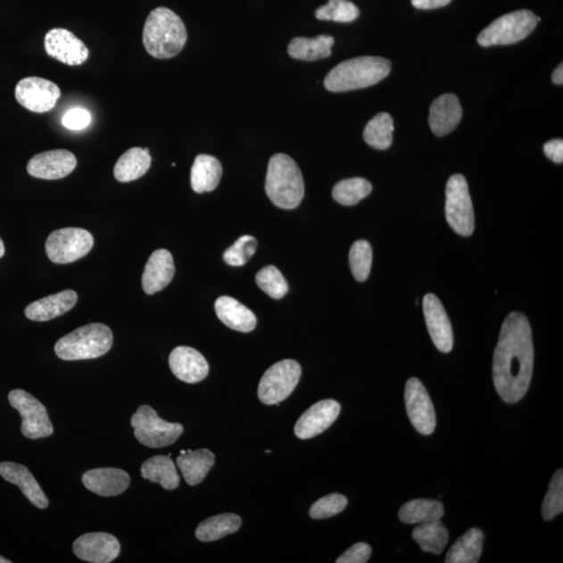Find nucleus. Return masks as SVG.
Returning <instances> with one entry per match:
<instances>
[{
    "instance_id": "obj_4",
    "label": "nucleus",
    "mask_w": 563,
    "mask_h": 563,
    "mask_svg": "<svg viewBox=\"0 0 563 563\" xmlns=\"http://www.w3.org/2000/svg\"><path fill=\"white\" fill-rule=\"evenodd\" d=\"M392 71V62L379 57H359L334 67L325 79L331 92L368 88L381 82Z\"/></svg>"
},
{
    "instance_id": "obj_24",
    "label": "nucleus",
    "mask_w": 563,
    "mask_h": 563,
    "mask_svg": "<svg viewBox=\"0 0 563 563\" xmlns=\"http://www.w3.org/2000/svg\"><path fill=\"white\" fill-rule=\"evenodd\" d=\"M78 294L64 290L36 301L26 308V317L34 321H48L70 311L78 302Z\"/></svg>"
},
{
    "instance_id": "obj_12",
    "label": "nucleus",
    "mask_w": 563,
    "mask_h": 563,
    "mask_svg": "<svg viewBox=\"0 0 563 563\" xmlns=\"http://www.w3.org/2000/svg\"><path fill=\"white\" fill-rule=\"evenodd\" d=\"M405 404L408 418L420 435H430L435 430L436 414L430 395L417 378L407 381Z\"/></svg>"
},
{
    "instance_id": "obj_17",
    "label": "nucleus",
    "mask_w": 563,
    "mask_h": 563,
    "mask_svg": "<svg viewBox=\"0 0 563 563\" xmlns=\"http://www.w3.org/2000/svg\"><path fill=\"white\" fill-rule=\"evenodd\" d=\"M77 164L76 156L70 151H48L29 160L28 172L37 178L60 179L70 176Z\"/></svg>"
},
{
    "instance_id": "obj_18",
    "label": "nucleus",
    "mask_w": 563,
    "mask_h": 563,
    "mask_svg": "<svg viewBox=\"0 0 563 563\" xmlns=\"http://www.w3.org/2000/svg\"><path fill=\"white\" fill-rule=\"evenodd\" d=\"M340 405L334 400H324L307 410L294 426L295 435L309 439L321 435L335 422L340 413Z\"/></svg>"
},
{
    "instance_id": "obj_32",
    "label": "nucleus",
    "mask_w": 563,
    "mask_h": 563,
    "mask_svg": "<svg viewBox=\"0 0 563 563\" xmlns=\"http://www.w3.org/2000/svg\"><path fill=\"white\" fill-rule=\"evenodd\" d=\"M444 515L443 505L436 500H412L401 507L399 518L405 524H423L439 521Z\"/></svg>"
},
{
    "instance_id": "obj_15",
    "label": "nucleus",
    "mask_w": 563,
    "mask_h": 563,
    "mask_svg": "<svg viewBox=\"0 0 563 563\" xmlns=\"http://www.w3.org/2000/svg\"><path fill=\"white\" fill-rule=\"evenodd\" d=\"M73 552L87 562L109 563L120 554V543L117 538L103 532L87 534L73 542Z\"/></svg>"
},
{
    "instance_id": "obj_33",
    "label": "nucleus",
    "mask_w": 563,
    "mask_h": 563,
    "mask_svg": "<svg viewBox=\"0 0 563 563\" xmlns=\"http://www.w3.org/2000/svg\"><path fill=\"white\" fill-rule=\"evenodd\" d=\"M241 527V518L234 513H224L202 522L195 531L197 540L203 542L219 541L220 538L237 532Z\"/></svg>"
},
{
    "instance_id": "obj_13",
    "label": "nucleus",
    "mask_w": 563,
    "mask_h": 563,
    "mask_svg": "<svg viewBox=\"0 0 563 563\" xmlns=\"http://www.w3.org/2000/svg\"><path fill=\"white\" fill-rule=\"evenodd\" d=\"M61 96V90L51 80L32 77L17 84L15 97L22 107L34 113L52 111Z\"/></svg>"
},
{
    "instance_id": "obj_37",
    "label": "nucleus",
    "mask_w": 563,
    "mask_h": 563,
    "mask_svg": "<svg viewBox=\"0 0 563 563\" xmlns=\"http://www.w3.org/2000/svg\"><path fill=\"white\" fill-rule=\"evenodd\" d=\"M256 282L262 292L275 300L284 298L289 290L286 277L274 265L266 266L260 270L256 276Z\"/></svg>"
},
{
    "instance_id": "obj_45",
    "label": "nucleus",
    "mask_w": 563,
    "mask_h": 563,
    "mask_svg": "<svg viewBox=\"0 0 563 563\" xmlns=\"http://www.w3.org/2000/svg\"><path fill=\"white\" fill-rule=\"evenodd\" d=\"M544 154L550 159L554 161L555 163L563 162V141L561 139H554L547 142L543 145Z\"/></svg>"
},
{
    "instance_id": "obj_30",
    "label": "nucleus",
    "mask_w": 563,
    "mask_h": 563,
    "mask_svg": "<svg viewBox=\"0 0 563 563\" xmlns=\"http://www.w3.org/2000/svg\"><path fill=\"white\" fill-rule=\"evenodd\" d=\"M142 478L159 484L167 491H173L179 485V476L170 456H154L147 460L141 468Z\"/></svg>"
},
{
    "instance_id": "obj_49",
    "label": "nucleus",
    "mask_w": 563,
    "mask_h": 563,
    "mask_svg": "<svg viewBox=\"0 0 563 563\" xmlns=\"http://www.w3.org/2000/svg\"><path fill=\"white\" fill-rule=\"evenodd\" d=\"M11 560L5 559L4 557L0 556V563H11Z\"/></svg>"
},
{
    "instance_id": "obj_36",
    "label": "nucleus",
    "mask_w": 563,
    "mask_h": 563,
    "mask_svg": "<svg viewBox=\"0 0 563 563\" xmlns=\"http://www.w3.org/2000/svg\"><path fill=\"white\" fill-rule=\"evenodd\" d=\"M371 190H373V186L368 179L352 178L344 179L334 186L332 195L340 205L354 206L368 196Z\"/></svg>"
},
{
    "instance_id": "obj_40",
    "label": "nucleus",
    "mask_w": 563,
    "mask_h": 563,
    "mask_svg": "<svg viewBox=\"0 0 563 563\" xmlns=\"http://www.w3.org/2000/svg\"><path fill=\"white\" fill-rule=\"evenodd\" d=\"M563 511V471L559 469L551 480L542 506V516L551 521Z\"/></svg>"
},
{
    "instance_id": "obj_1",
    "label": "nucleus",
    "mask_w": 563,
    "mask_h": 563,
    "mask_svg": "<svg viewBox=\"0 0 563 563\" xmlns=\"http://www.w3.org/2000/svg\"><path fill=\"white\" fill-rule=\"evenodd\" d=\"M534 363V348L529 320L521 312H512L501 329L493 362V385L506 403H517L527 393Z\"/></svg>"
},
{
    "instance_id": "obj_3",
    "label": "nucleus",
    "mask_w": 563,
    "mask_h": 563,
    "mask_svg": "<svg viewBox=\"0 0 563 563\" xmlns=\"http://www.w3.org/2000/svg\"><path fill=\"white\" fill-rule=\"evenodd\" d=\"M265 191L278 208L292 210L300 206L305 195L304 178L298 164L286 153L269 160Z\"/></svg>"
},
{
    "instance_id": "obj_47",
    "label": "nucleus",
    "mask_w": 563,
    "mask_h": 563,
    "mask_svg": "<svg viewBox=\"0 0 563 563\" xmlns=\"http://www.w3.org/2000/svg\"><path fill=\"white\" fill-rule=\"evenodd\" d=\"M552 80L553 83L556 85H562L563 84V65L560 64L559 67L556 68L555 71L552 74Z\"/></svg>"
},
{
    "instance_id": "obj_44",
    "label": "nucleus",
    "mask_w": 563,
    "mask_h": 563,
    "mask_svg": "<svg viewBox=\"0 0 563 563\" xmlns=\"http://www.w3.org/2000/svg\"><path fill=\"white\" fill-rule=\"evenodd\" d=\"M371 548L368 543L358 542L339 557L337 563H365L370 559Z\"/></svg>"
},
{
    "instance_id": "obj_46",
    "label": "nucleus",
    "mask_w": 563,
    "mask_h": 563,
    "mask_svg": "<svg viewBox=\"0 0 563 563\" xmlns=\"http://www.w3.org/2000/svg\"><path fill=\"white\" fill-rule=\"evenodd\" d=\"M451 0H411L414 8L419 10H432L445 7Z\"/></svg>"
},
{
    "instance_id": "obj_5",
    "label": "nucleus",
    "mask_w": 563,
    "mask_h": 563,
    "mask_svg": "<svg viewBox=\"0 0 563 563\" xmlns=\"http://www.w3.org/2000/svg\"><path fill=\"white\" fill-rule=\"evenodd\" d=\"M113 345V333L103 324H90L62 337L54 352L62 360L95 359L107 354Z\"/></svg>"
},
{
    "instance_id": "obj_48",
    "label": "nucleus",
    "mask_w": 563,
    "mask_h": 563,
    "mask_svg": "<svg viewBox=\"0 0 563 563\" xmlns=\"http://www.w3.org/2000/svg\"><path fill=\"white\" fill-rule=\"evenodd\" d=\"M4 253H5L4 244L3 243L2 238H0V258L4 257Z\"/></svg>"
},
{
    "instance_id": "obj_21",
    "label": "nucleus",
    "mask_w": 563,
    "mask_h": 563,
    "mask_svg": "<svg viewBox=\"0 0 563 563\" xmlns=\"http://www.w3.org/2000/svg\"><path fill=\"white\" fill-rule=\"evenodd\" d=\"M87 490L102 497H114L126 492L129 485V476L120 468H96L86 472L82 478Z\"/></svg>"
},
{
    "instance_id": "obj_27",
    "label": "nucleus",
    "mask_w": 563,
    "mask_h": 563,
    "mask_svg": "<svg viewBox=\"0 0 563 563\" xmlns=\"http://www.w3.org/2000/svg\"><path fill=\"white\" fill-rule=\"evenodd\" d=\"M222 176V166L218 159L209 154H199L191 169V187L195 193H210L218 187Z\"/></svg>"
},
{
    "instance_id": "obj_10",
    "label": "nucleus",
    "mask_w": 563,
    "mask_h": 563,
    "mask_svg": "<svg viewBox=\"0 0 563 563\" xmlns=\"http://www.w3.org/2000/svg\"><path fill=\"white\" fill-rule=\"evenodd\" d=\"M95 239L90 232L79 228H65L49 235L46 250L51 261L68 264L82 259L88 253Z\"/></svg>"
},
{
    "instance_id": "obj_11",
    "label": "nucleus",
    "mask_w": 563,
    "mask_h": 563,
    "mask_svg": "<svg viewBox=\"0 0 563 563\" xmlns=\"http://www.w3.org/2000/svg\"><path fill=\"white\" fill-rule=\"evenodd\" d=\"M12 407L21 413L22 418V435L29 439H39L51 436L54 426L48 418L46 407L37 400L34 395L15 389L9 393Z\"/></svg>"
},
{
    "instance_id": "obj_8",
    "label": "nucleus",
    "mask_w": 563,
    "mask_h": 563,
    "mask_svg": "<svg viewBox=\"0 0 563 563\" xmlns=\"http://www.w3.org/2000/svg\"><path fill=\"white\" fill-rule=\"evenodd\" d=\"M445 218L453 230L468 237L475 230V215L468 185L462 175L449 178L445 188Z\"/></svg>"
},
{
    "instance_id": "obj_50",
    "label": "nucleus",
    "mask_w": 563,
    "mask_h": 563,
    "mask_svg": "<svg viewBox=\"0 0 563 563\" xmlns=\"http://www.w3.org/2000/svg\"><path fill=\"white\" fill-rule=\"evenodd\" d=\"M265 453L269 454V453H270V450H266V451H265Z\"/></svg>"
},
{
    "instance_id": "obj_22",
    "label": "nucleus",
    "mask_w": 563,
    "mask_h": 563,
    "mask_svg": "<svg viewBox=\"0 0 563 563\" xmlns=\"http://www.w3.org/2000/svg\"><path fill=\"white\" fill-rule=\"evenodd\" d=\"M462 119V108L455 95H443L432 103L429 125L437 137L453 132Z\"/></svg>"
},
{
    "instance_id": "obj_42",
    "label": "nucleus",
    "mask_w": 563,
    "mask_h": 563,
    "mask_svg": "<svg viewBox=\"0 0 563 563\" xmlns=\"http://www.w3.org/2000/svg\"><path fill=\"white\" fill-rule=\"evenodd\" d=\"M346 506H348V499L343 494L332 493L315 502L309 515L315 519L327 518L343 512Z\"/></svg>"
},
{
    "instance_id": "obj_23",
    "label": "nucleus",
    "mask_w": 563,
    "mask_h": 563,
    "mask_svg": "<svg viewBox=\"0 0 563 563\" xmlns=\"http://www.w3.org/2000/svg\"><path fill=\"white\" fill-rule=\"evenodd\" d=\"M0 476L10 484L20 487L24 496L34 506L40 509H46L49 504L48 499L28 468L14 462H2L0 463Z\"/></svg>"
},
{
    "instance_id": "obj_35",
    "label": "nucleus",
    "mask_w": 563,
    "mask_h": 563,
    "mask_svg": "<svg viewBox=\"0 0 563 563\" xmlns=\"http://www.w3.org/2000/svg\"><path fill=\"white\" fill-rule=\"evenodd\" d=\"M393 120L386 112L379 113L364 128L363 138L376 150L385 151L391 147L393 141Z\"/></svg>"
},
{
    "instance_id": "obj_26",
    "label": "nucleus",
    "mask_w": 563,
    "mask_h": 563,
    "mask_svg": "<svg viewBox=\"0 0 563 563\" xmlns=\"http://www.w3.org/2000/svg\"><path fill=\"white\" fill-rule=\"evenodd\" d=\"M214 463L215 455L207 449L186 451L177 458L178 468L191 486L202 484Z\"/></svg>"
},
{
    "instance_id": "obj_7",
    "label": "nucleus",
    "mask_w": 563,
    "mask_h": 563,
    "mask_svg": "<svg viewBox=\"0 0 563 563\" xmlns=\"http://www.w3.org/2000/svg\"><path fill=\"white\" fill-rule=\"evenodd\" d=\"M131 425L138 442L153 449L175 443L184 432L181 424L166 422L147 405L138 408L132 417Z\"/></svg>"
},
{
    "instance_id": "obj_20",
    "label": "nucleus",
    "mask_w": 563,
    "mask_h": 563,
    "mask_svg": "<svg viewBox=\"0 0 563 563\" xmlns=\"http://www.w3.org/2000/svg\"><path fill=\"white\" fill-rule=\"evenodd\" d=\"M176 268L170 252L157 250L152 253L142 276V287L146 294H153L169 286Z\"/></svg>"
},
{
    "instance_id": "obj_41",
    "label": "nucleus",
    "mask_w": 563,
    "mask_h": 563,
    "mask_svg": "<svg viewBox=\"0 0 563 563\" xmlns=\"http://www.w3.org/2000/svg\"><path fill=\"white\" fill-rule=\"evenodd\" d=\"M258 243L255 237L244 235L224 253L225 262L231 266H244L255 255Z\"/></svg>"
},
{
    "instance_id": "obj_25",
    "label": "nucleus",
    "mask_w": 563,
    "mask_h": 563,
    "mask_svg": "<svg viewBox=\"0 0 563 563\" xmlns=\"http://www.w3.org/2000/svg\"><path fill=\"white\" fill-rule=\"evenodd\" d=\"M215 312L222 323L235 331L249 333L257 326L256 315L231 296H220L215 302Z\"/></svg>"
},
{
    "instance_id": "obj_39",
    "label": "nucleus",
    "mask_w": 563,
    "mask_h": 563,
    "mask_svg": "<svg viewBox=\"0 0 563 563\" xmlns=\"http://www.w3.org/2000/svg\"><path fill=\"white\" fill-rule=\"evenodd\" d=\"M373 263V250L367 240H358L350 251V265L352 276L358 282L368 280Z\"/></svg>"
},
{
    "instance_id": "obj_19",
    "label": "nucleus",
    "mask_w": 563,
    "mask_h": 563,
    "mask_svg": "<svg viewBox=\"0 0 563 563\" xmlns=\"http://www.w3.org/2000/svg\"><path fill=\"white\" fill-rule=\"evenodd\" d=\"M170 367L172 374L189 385H195L206 378L209 364L199 351L190 346H178L170 352Z\"/></svg>"
},
{
    "instance_id": "obj_31",
    "label": "nucleus",
    "mask_w": 563,
    "mask_h": 563,
    "mask_svg": "<svg viewBox=\"0 0 563 563\" xmlns=\"http://www.w3.org/2000/svg\"><path fill=\"white\" fill-rule=\"evenodd\" d=\"M334 45L332 36L320 35L315 38L296 37L288 46L290 57L302 61H317L330 57Z\"/></svg>"
},
{
    "instance_id": "obj_16",
    "label": "nucleus",
    "mask_w": 563,
    "mask_h": 563,
    "mask_svg": "<svg viewBox=\"0 0 563 563\" xmlns=\"http://www.w3.org/2000/svg\"><path fill=\"white\" fill-rule=\"evenodd\" d=\"M423 308L433 344L439 351L450 352L454 344L453 329L442 302L435 294H428L425 295Z\"/></svg>"
},
{
    "instance_id": "obj_38",
    "label": "nucleus",
    "mask_w": 563,
    "mask_h": 563,
    "mask_svg": "<svg viewBox=\"0 0 563 563\" xmlns=\"http://www.w3.org/2000/svg\"><path fill=\"white\" fill-rule=\"evenodd\" d=\"M360 15V11L349 0H329L326 5L315 11L319 21L352 22Z\"/></svg>"
},
{
    "instance_id": "obj_29",
    "label": "nucleus",
    "mask_w": 563,
    "mask_h": 563,
    "mask_svg": "<svg viewBox=\"0 0 563 563\" xmlns=\"http://www.w3.org/2000/svg\"><path fill=\"white\" fill-rule=\"evenodd\" d=\"M484 534L478 528L466 532L451 547L445 563H477L484 549Z\"/></svg>"
},
{
    "instance_id": "obj_34",
    "label": "nucleus",
    "mask_w": 563,
    "mask_h": 563,
    "mask_svg": "<svg viewBox=\"0 0 563 563\" xmlns=\"http://www.w3.org/2000/svg\"><path fill=\"white\" fill-rule=\"evenodd\" d=\"M412 536L424 552L435 555L442 554L449 542V531L444 527L441 519L418 524V527L414 528Z\"/></svg>"
},
{
    "instance_id": "obj_14",
    "label": "nucleus",
    "mask_w": 563,
    "mask_h": 563,
    "mask_svg": "<svg viewBox=\"0 0 563 563\" xmlns=\"http://www.w3.org/2000/svg\"><path fill=\"white\" fill-rule=\"evenodd\" d=\"M46 52L61 63L79 66L89 58V49L82 40L65 29H53L46 36Z\"/></svg>"
},
{
    "instance_id": "obj_28",
    "label": "nucleus",
    "mask_w": 563,
    "mask_h": 563,
    "mask_svg": "<svg viewBox=\"0 0 563 563\" xmlns=\"http://www.w3.org/2000/svg\"><path fill=\"white\" fill-rule=\"evenodd\" d=\"M152 164L148 148L133 147L117 161L114 176L117 181L128 183L144 177Z\"/></svg>"
},
{
    "instance_id": "obj_9",
    "label": "nucleus",
    "mask_w": 563,
    "mask_h": 563,
    "mask_svg": "<svg viewBox=\"0 0 563 563\" xmlns=\"http://www.w3.org/2000/svg\"><path fill=\"white\" fill-rule=\"evenodd\" d=\"M302 376L301 365L294 361L277 362L268 370L260 381L258 395L266 405H278L292 394Z\"/></svg>"
},
{
    "instance_id": "obj_43",
    "label": "nucleus",
    "mask_w": 563,
    "mask_h": 563,
    "mask_svg": "<svg viewBox=\"0 0 563 563\" xmlns=\"http://www.w3.org/2000/svg\"><path fill=\"white\" fill-rule=\"evenodd\" d=\"M91 115L88 111L76 108L68 111L62 119V125L71 131H80L90 125Z\"/></svg>"
},
{
    "instance_id": "obj_2",
    "label": "nucleus",
    "mask_w": 563,
    "mask_h": 563,
    "mask_svg": "<svg viewBox=\"0 0 563 563\" xmlns=\"http://www.w3.org/2000/svg\"><path fill=\"white\" fill-rule=\"evenodd\" d=\"M187 29L181 18L167 8H157L148 15L144 29V45L152 57H176L187 42Z\"/></svg>"
},
{
    "instance_id": "obj_6",
    "label": "nucleus",
    "mask_w": 563,
    "mask_h": 563,
    "mask_svg": "<svg viewBox=\"0 0 563 563\" xmlns=\"http://www.w3.org/2000/svg\"><path fill=\"white\" fill-rule=\"evenodd\" d=\"M537 16L529 10H519L494 21L478 37L481 46L515 45L528 37L537 26Z\"/></svg>"
}]
</instances>
